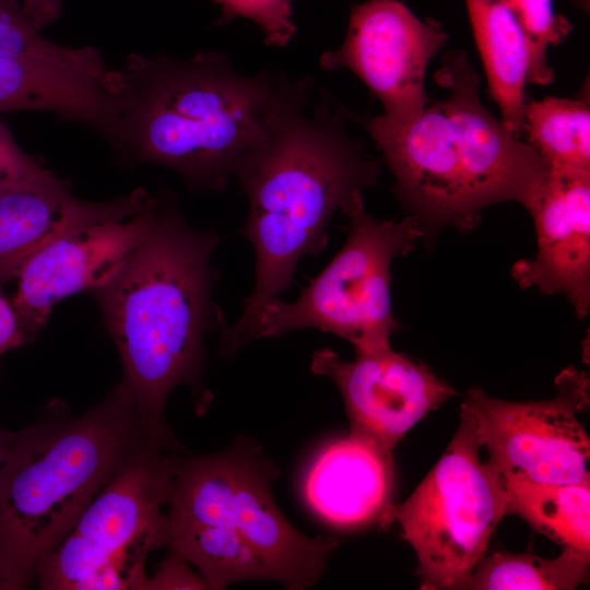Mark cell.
Instances as JSON below:
<instances>
[{
  "mask_svg": "<svg viewBox=\"0 0 590 590\" xmlns=\"http://www.w3.org/2000/svg\"><path fill=\"white\" fill-rule=\"evenodd\" d=\"M118 71L122 107L107 141L115 156L169 168L198 192L224 190L281 115L315 92L310 76L239 73L220 51L131 54Z\"/></svg>",
  "mask_w": 590,
  "mask_h": 590,
  "instance_id": "cell-1",
  "label": "cell"
},
{
  "mask_svg": "<svg viewBox=\"0 0 590 590\" xmlns=\"http://www.w3.org/2000/svg\"><path fill=\"white\" fill-rule=\"evenodd\" d=\"M298 103L237 165L248 200L241 228L256 256L255 285L237 321L222 331L219 354L234 355L262 306L293 281L304 256L321 252L335 212L355 192L378 184L380 161L350 129L357 115L327 91Z\"/></svg>",
  "mask_w": 590,
  "mask_h": 590,
  "instance_id": "cell-2",
  "label": "cell"
},
{
  "mask_svg": "<svg viewBox=\"0 0 590 590\" xmlns=\"http://www.w3.org/2000/svg\"><path fill=\"white\" fill-rule=\"evenodd\" d=\"M447 94L430 98L412 120L381 114L363 127L394 178L393 193L433 243L442 228L473 229L486 208L517 202L532 215L550 168L481 99V80L468 54L449 51L434 74Z\"/></svg>",
  "mask_w": 590,
  "mask_h": 590,
  "instance_id": "cell-3",
  "label": "cell"
},
{
  "mask_svg": "<svg viewBox=\"0 0 590 590\" xmlns=\"http://www.w3.org/2000/svg\"><path fill=\"white\" fill-rule=\"evenodd\" d=\"M157 198L146 236L92 294L121 358L120 384L144 418L163 427L170 391L201 386L204 337L224 318L213 300L211 264L221 236L190 226L167 189Z\"/></svg>",
  "mask_w": 590,
  "mask_h": 590,
  "instance_id": "cell-4",
  "label": "cell"
},
{
  "mask_svg": "<svg viewBox=\"0 0 590 590\" xmlns=\"http://www.w3.org/2000/svg\"><path fill=\"white\" fill-rule=\"evenodd\" d=\"M119 384L91 410L58 405L16 432L0 475V589H24L125 461L153 432Z\"/></svg>",
  "mask_w": 590,
  "mask_h": 590,
  "instance_id": "cell-5",
  "label": "cell"
},
{
  "mask_svg": "<svg viewBox=\"0 0 590 590\" xmlns=\"http://www.w3.org/2000/svg\"><path fill=\"white\" fill-rule=\"evenodd\" d=\"M181 447L153 432L35 570L46 590L143 589L149 552L165 545L166 510Z\"/></svg>",
  "mask_w": 590,
  "mask_h": 590,
  "instance_id": "cell-6",
  "label": "cell"
},
{
  "mask_svg": "<svg viewBox=\"0 0 590 590\" xmlns=\"http://www.w3.org/2000/svg\"><path fill=\"white\" fill-rule=\"evenodd\" d=\"M341 213L349 219L347 238L328 266L292 303H266L250 327L246 344L294 330L314 328L350 342L356 353L391 346L399 323L392 311L390 284L394 258L416 248L424 233L406 215L377 220L355 192Z\"/></svg>",
  "mask_w": 590,
  "mask_h": 590,
  "instance_id": "cell-7",
  "label": "cell"
},
{
  "mask_svg": "<svg viewBox=\"0 0 590 590\" xmlns=\"http://www.w3.org/2000/svg\"><path fill=\"white\" fill-rule=\"evenodd\" d=\"M473 416L461 404L459 427L445 452L402 504L392 507L402 536L415 551L421 589H467L507 515L500 474L480 456Z\"/></svg>",
  "mask_w": 590,
  "mask_h": 590,
  "instance_id": "cell-8",
  "label": "cell"
},
{
  "mask_svg": "<svg viewBox=\"0 0 590 590\" xmlns=\"http://www.w3.org/2000/svg\"><path fill=\"white\" fill-rule=\"evenodd\" d=\"M276 470L250 446L208 456L181 455L166 505V522L215 526L253 545L287 589L317 582L338 545L333 538L298 532L271 495Z\"/></svg>",
  "mask_w": 590,
  "mask_h": 590,
  "instance_id": "cell-9",
  "label": "cell"
},
{
  "mask_svg": "<svg viewBox=\"0 0 590 590\" xmlns=\"http://www.w3.org/2000/svg\"><path fill=\"white\" fill-rule=\"evenodd\" d=\"M548 400L512 402L470 388L471 412L487 462L505 480L574 484L590 479V440L577 413L588 404L589 382L570 367L556 380Z\"/></svg>",
  "mask_w": 590,
  "mask_h": 590,
  "instance_id": "cell-10",
  "label": "cell"
},
{
  "mask_svg": "<svg viewBox=\"0 0 590 590\" xmlns=\"http://www.w3.org/2000/svg\"><path fill=\"white\" fill-rule=\"evenodd\" d=\"M157 204V196L139 187L117 210L66 231L26 262L12 303L32 340L58 302L116 274L152 227Z\"/></svg>",
  "mask_w": 590,
  "mask_h": 590,
  "instance_id": "cell-11",
  "label": "cell"
},
{
  "mask_svg": "<svg viewBox=\"0 0 590 590\" xmlns=\"http://www.w3.org/2000/svg\"><path fill=\"white\" fill-rule=\"evenodd\" d=\"M446 43L439 22L416 16L399 0H368L352 9L342 44L324 51L319 63L354 73L380 102L386 119L406 122L430 99L426 69Z\"/></svg>",
  "mask_w": 590,
  "mask_h": 590,
  "instance_id": "cell-12",
  "label": "cell"
},
{
  "mask_svg": "<svg viewBox=\"0 0 590 590\" xmlns=\"http://www.w3.org/2000/svg\"><path fill=\"white\" fill-rule=\"evenodd\" d=\"M310 370L330 378L340 390L350 432L389 451L427 413L456 394L427 366L391 346L356 353L351 362L321 349L312 355Z\"/></svg>",
  "mask_w": 590,
  "mask_h": 590,
  "instance_id": "cell-13",
  "label": "cell"
},
{
  "mask_svg": "<svg viewBox=\"0 0 590 590\" xmlns=\"http://www.w3.org/2000/svg\"><path fill=\"white\" fill-rule=\"evenodd\" d=\"M538 248L532 259L516 261L514 280L544 295L562 294L576 316L590 308V174L550 172L531 215Z\"/></svg>",
  "mask_w": 590,
  "mask_h": 590,
  "instance_id": "cell-14",
  "label": "cell"
},
{
  "mask_svg": "<svg viewBox=\"0 0 590 590\" xmlns=\"http://www.w3.org/2000/svg\"><path fill=\"white\" fill-rule=\"evenodd\" d=\"M43 110L110 138L121 110V79L99 49L73 62L0 58V113Z\"/></svg>",
  "mask_w": 590,
  "mask_h": 590,
  "instance_id": "cell-15",
  "label": "cell"
},
{
  "mask_svg": "<svg viewBox=\"0 0 590 590\" xmlns=\"http://www.w3.org/2000/svg\"><path fill=\"white\" fill-rule=\"evenodd\" d=\"M393 451L349 433L324 445L303 479L310 510L331 527L353 530L392 522Z\"/></svg>",
  "mask_w": 590,
  "mask_h": 590,
  "instance_id": "cell-16",
  "label": "cell"
},
{
  "mask_svg": "<svg viewBox=\"0 0 590 590\" xmlns=\"http://www.w3.org/2000/svg\"><path fill=\"white\" fill-rule=\"evenodd\" d=\"M125 196L92 202L71 194L51 172L0 190V286L66 231L117 210Z\"/></svg>",
  "mask_w": 590,
  "mask_h": 590,
  "instance_id": "cell-17",
  "label": "cell"
},
{
  "mask_svg": "<svg viewBox=\"0 0 590 590\" xmlns=\"http://www.w3.org/2000/svg\"><path fill=\"white\" fill-rule=\"evenodd\" d=\"M464 1L488 93L504 125L520 137L528 84L524 34L505 0Z\"/></svg>",
  "mask_w": 590,
  "mask_h": 590,
  "instance_id": "cell-18",
  "label": "cell"
},
{
  "mask_svg": "<svg viewBox=\"0 0 590 590\" xmlns=\"http://www.w3.org/2000/svg\"><path fill=\"white\" fill-rule=\"evenodd\" d=\"M503 480L507 515L519 516L563 548L590 554V479L574 484Z\"/></svg>",
  "mask_w": 590,
  "mask_h": 590,
  "instance_id": "cell-19",
  "label": "cell"
},
{
  "mask_svg": "<svg viewBox=\"0 0 590 590\" xmlns=\"http://www.w3.org/2000/svg\"><path fill=\"white\" fill-rule=\"evenodd\" d=\"M165 545L200 571L206 589H223L245 579L275 580V574L240 534L215 526L167 523Z\"/></svg>",
  "mask_w": 590,
  "mask_h": 590,
  "instance_id": "cell-20",
  "label": "cell"
},
{
  "mask_svg": "<svg viewBox=\"0 0 590 590\" xmlns=\"http://www.w3.org/2000/svg\"><path fill=\"white\" fill-rule=\"evenodd\" d=\"M522 132L550 172L590 174L588 101L554 96L527 99L522 111Z\"/></svg>",
  "mask_w": 590,
  "mask_h": 590,
  "instance_id": "cell-21",
  "label": "cell"
},
{
  "mask_svg": "<svg viewBox=\"0 0 590 590\" xmlns=\"http://www.w3.org/2000/svg\"><path fill=\"white\" fill-rule=\"evenodd\" d=\"M589 563V553L570 547L554 558L495 552L480 560L467 589L573 590L588 580Z\"/></svg>",
  "mask_w": 590,
  "mask_h": 590,
  "instance_id": "cell-22",
  "label": "cell"
},
{
  "mask_svg": "<svg viewBox=\"0 0 590 590\" xmlns=\"http://www.w3.org/2000/svg\"><path fill=\"white\" fill-rule=\"evenodd\" d=\"M516 16L527 42L528 83L546 85L553 82L554 71L547 50L560 44L571 24L555 13L553 0H505Z\"/></svg>",
  "mask_w": 590,
  "mask_h": 590,
  "instance_id": "cell-23",
  "label": "cell"
},
{
  "mask_svg": "<svg viewBox=\"0 0 590 590\" xmlns=\"http://www.w3.org/2000/svg\"><path fill=\"white\" fill-rule=\"evenodd\" d=\"M94 49L62 46L47 39L25 16L19 0H0V58L73 62L86 58Z\"/></svg>",
  "mask_w": 590,
  "mask_h": 590,
  "instance_id": "cell-24",
  "label": "cell"
},
{
  "mask_svg": "<svg viewBox=\"0 0 590 590\" xmlns=\"http://www.w3.org/2000/svg\"><path fill=\"white\" fill-rule=\"evenodd\" d=\"M221 8V23L245 17L257 23L267 46L284 47L294 37L293 0H213Z\"/></svg>",
  "mask_w": 590,
  "mask_h": 590,
  "instance_id": "cell-25",
  "label": "cell"
},
{
  "mask_svg": "<svg viewBox=\"0 0 590 590\" xmlns=\"http://www.w3.org/2000/svg\"><path fill=\"white\" fill-rule=\"evenodd\" d=\"M48 172L20 148L0 121V190L36 179Z\"/></svg>",
  "mask_w": 590,
  "mask_h": 590,
  "instance_id": "cell-26",
  "label": "cell"
},
{
  "mask_svg": "<svg viewBox=\"0 0 590 590\" xmlns=\"http://www.w3.org/2000/svg\"><path fill=\"white\" fill-rule=\"evenodd\" d=\"M143 589H206V586L187 567L184 558L172 552L156 574L146 577Z\"/></svg>",
  "mask_w": 590,
  "mask_h": 590,
  "instance_id": "cell-27",
  "label": "cell"
},
{
  "mask_svg": "<svg viewBox=\"0 0 590 590\" xmlns=\"http://www.w3.org/2000/svg\"><path fill=\"white\" fill-rule=\"evenodd\" d=\"M32 341L20 317L0 286V356Z\"/></svg>",
  "mask_w": 590,
  "mask_h": 590,
  "instance_id": "cell-28",
  "label": "cell"
},
{
  "mask_svg": "<svg viewBox=\"0 0 590 590\" xmlns=\"http://www.w3.org/2000/svg\"><path fill=\"white\" fill-rule=\"evenodd\" d=\"M20 4L25 16L39 32L55 22L62 12V0H21Z\"/></svg>",
  "mask_w": 590,
  "mask_h": 590,
  "instance_id": "cell-29",
  "label": "cell"
},
{
  "mask_svg": "<svg viewBox=\"0 0 590 590\" xmlns=\"http://www.w3.org/2000/svg\"><path fill=\"white\" fill-rule=\"evenodd\" d=\"M15 436L16 432L4 430L2 427H0V475Z\"/></svg>",
  "mask_w": 590,
  "mask_h": 590,
  "instance_id": "cell-30",
  "label": "cell"
}]
</instances>
